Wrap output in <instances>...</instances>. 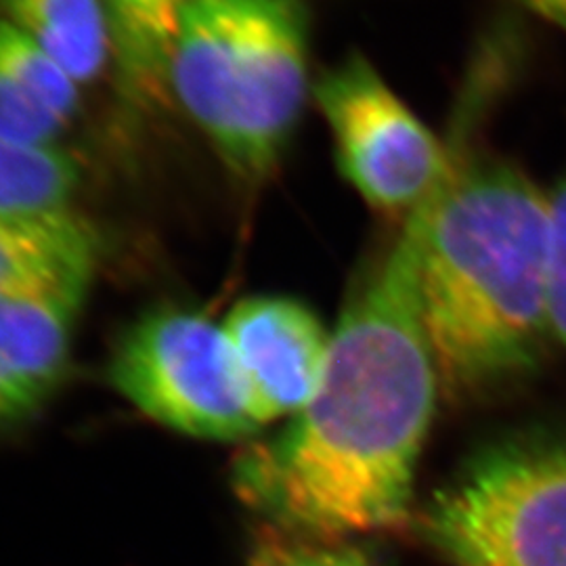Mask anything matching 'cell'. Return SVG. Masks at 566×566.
Masks as SVG:
<instances>
[{
  "label": "cell",
  "instance_id": "obj_2",
  "mask_svg": "<svg viewBox=\"0 0 566 566\" xmlns=\"http://www.w3.org/2000/svg\"><path fill=\"white\" fill-rule=\"evenodd\" d=\"M405 227L439 385L472 397L531 374L552 338L547 196L507 163L455 151Z\"/></svg>",
  "mask_w": 566,
  "mask_h": 566
},
{
  "label": "cell",
  "instance_id": "obj_8",
  "mask_svg": "<svg viewBox=\"0 0 566 566\" xmlns=\"http://www.w3.org/2000/svg\"><path fill=\"white\" fill-rule=\"evenodd\" d=\"M84 290L0 294V380L46 403L67 376Z\"/></svg>",
  "mask_w": 566,
  "mask_h": 566
},
{
  "label": "cell",
  "instance_id": "obj_11",
  "mask_svg": "<svg viewBox=\"0 0 566 566\" xmlns=\"http://www.w3.org/2000/svg\"><path fill=\"white\" fill-rule=\"evenodd\" d=\"M122 88L135 102L160 99L182 0H105Z\"/></svg>",
  "mask_w": 566,
  "mask_h": 566
},
{
  "label": "cell",
  "instance_id": "obj_7",
  "mask_svg": "<svg viewBox=\"0 0 566 566\" xmlns=\"http://www.w3.org/2000/svg\"><path fill=\"white\" fill-rule=\"evenodd\" d=\"M254 420L263 426L301 413L317 392L332 334L303 303L250 296L223 322Z\"/></svg>",
  "mask_w": 566,
  "mask_h": 566
},
{
  "label": "cell",
  "instance_id": "obj_10",
  "mask_svg": "<svg viewBox=\"0 0 566 566\" xmlns=\"http://www.w3.org/2000/svg\"><path fill=\"white\" fill-rule=\"evenodd\" d=\"M0 20L39 44L81 86L97 81L114 57L105 0H0Z\"/></svg>",
  "mask_w": 566,
  "mask_h": 566
},
{
  "label": "cell",
  "instance_id": "obj_9",
  "mask_svg": "<svg viewBox=\"0 0 566 566\" xmlns=\"http://www.w3.org/2000/svg\"><path fill=\"white\" fill-rule=\"evenodd\" d=\"M97 259L99 238L74 210L34 221H0V294L88 292Z\"/></svg>",
  "mask_w": 566,
  "mask_h": 566
},
{
  "label": "cell",
  "instance_id": "obj_5",
  "mask_svg": "<svg viewBox=\"0 0 566 566\" xmlns=\"http://www.w3.org/2000/svg\"><path fill=\"white\" fill-rule=\"evenodd\" d=\"M107 378L149 420L203 441H242L254 420L223 324L185 306H163L128 325Z\"/></svg>",
  "mask_w": 566,
  "mask_h": 566
},
{
  "label": "cell",
  "instance_id": "obj_18",
  "mask_svg": "<svg viewBox=\"0 0 566 566\" xmlns=\"http://www.w3.org/2000/svg\"><path fill=\"white\" fill-rule=\"evenodd\" d=\"M518 2L566 32V0H518Z\"/></svg>",
  "mask_w": 566,
  "mask_h": 566
},
{
  "label": "cell",
  "instance_id": "obj_16",
  "mask_svg": "<svg viewBox=\"0 0 566 566\" xmlns=\"http://www.w3.org/2000/svg\"><path fill=\"white\" fill-rule=\"evenodd\" d=\"M256 566H371L361 549L350 546H266L254 556Z\"/></svg>",
  "mask_w": 566,
  "mask_h": 566
},
{
  "label": "cell",
  "instance_id": "obj_14",
  "mask_svg": "<svg viewBox=\"0 0 566 566\" xmlns=\"http://www.w3.org/2000/svg\"><path fill=\"white\" fill-rule=\"evenodd\" d=\"M65 124L0 67V139L18 145H55Z\"/></svg>",
  "mask_w": 566,
  "mask_h": 566
},
{
  "label": "cell",
  "instance_id": "obj_6",
  "mask_svg": "<svg viewBox=\"0 0 566 566\" xmlns=\"http://www.w3.org/2000/svg\"><path fill=\"white\" fill-rule=\"evenodd\" d=\"M336 163L365 202L407 217L443 185L455 149L439 142L364 55H350L315 86Z\"/></svg>",
  "mask_w": 566,
  "mask_h": 566
},
{
  "label": "cell",
  "instance_id": "obj_15",
  "mask_svg": "<svg viewBox=\"0 0 566 566\" xmlns=\"http://www.w3.org/2000/svg\"><path fill=\"white\" fill-rule=\"evenodd\" d=\"M549 210V264H547V317L549 336L566 346V175L547 196Z\"/></svg>",
  "mask_w": 566,
  "mask_h": 566
},
{
  "label": "cell",
  "instance_id": "obj_1",
  "mask_svg": "<svg viewBox=\"0 0 566 566\" xmlns=\"http://www.w3.org/2000/svg\"><path fill=\"white\" fill-rule=\"evenodd\" d=\"M437 388L403 224L344 304L313 399L240 451L235 495L285 535L336 539L403 525Z\"/></svg>",
  "mask_w": 566,
  "mask_h": 566
},
{
  "label": "cell",
  "instance_id": "obj_13",
  "mask_svg": "<svg viewBox=\"0 0 566 566\" xmlns=\"http://www.w3.org/2000/svg\"><path fill=\"white\" fill-rule=\"evenodd\" d=\"M0 67H4L28 93L55 114L65 126L81 107V84L39 44L25 39L11 23L0 20Z\"/></svg>",
  "mask_w": 566,
  "mask_h": 566
},
{
  "label": "cell",
  "instance_id": "obj_17",
  "mask_svg": "<svg viewBox=\"0 0 566 566\" xmlns=\"http://www.w3.org/2000/svg\"><path fill=\"white\" fill-rule=\"evenodd\" d=\"M41 407V401L0 380V432L30 422Z\"/></svg>",
  "mask_w": 566,
  "mask_h": 566
},
{
  "label": "cell",
  "instance_id": "obj_3",
  "mask_svg": "<svg viewBox=\"0 0 566 566\" xmlns=\"http://www.w3.org/2000/svg\"><path fill=\"white\" fill-rule=\"evenodd\" d=\"M168 86L240 179L259 182L292 139L308 88L301 0H182Z\"/></svg>",
  "mask_w": 566,
  "mask_h": 566
},
{
  "label": "cell",
  "instance_id": "obj_12",
  "mask_svg": "<svg viewBox=\"0 0 566 566\" xmlns=\"http://www.w3.org/2000/svg\"><path fill=\"white\" fill-rule=\"evenodd\" d=\"M81 185L76 158L57 145L0 139V221H34L72 212Z\"/></svg>",
  "mask_w": 566,
  "mask_h": 566
},
{
  "label": "cell",
  "instance_id": "obj_4",
  "mask_svg": "<svg viewBox=\"0 0 566 566\" xmlns=\"http://www.w3.org/2000/svg\"><path fill=\"white\" fill-rule=\"evenodd\" d=\"M416 525L453 566H566V428H521L476 447Z\"/></svg>",
  "mask_w": 566,
  "mask_h": 566
}]
</instances>
